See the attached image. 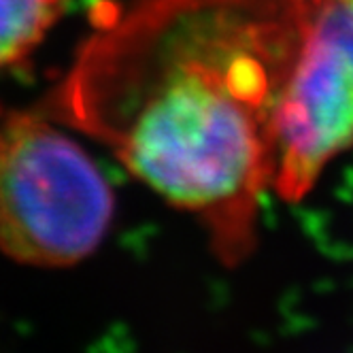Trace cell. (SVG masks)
<instances>
[{"mask_svg":"<svg viewBox=\"0 0 353 353\" xmlns=\"http://www.w3.org/2000/svg\"><path fill=\"white\" fill-rule=\"evenodd\" d=\"M274 190L300 200L353 145V0H298V52L276 109Z\"/></svg>","mask_w":353,"mask_h":353,"instance_id":"3957f363","label":"cell"},{"mask_svg":"<svg viewBox=\"0 0 353 353\" xmlns=\"http://www.w3.org/2000/svg\"><path fill=\"white\" fill-rule=\"evenodd\" d=\"M296 52L298 0H130L81 47L49 113L198 215L221 262L239 264L274 181Z\"/></svg>","mask_w":353,"mask_h":353,"instance_id":"6da1fadb","label":"cell"},{"mask_svg":"<svg viewBox=\"0 0 353 353\" xmlns=\"http://www.w3.org/2000/svg\"><path fill=\"white\" fill-rule=\"evenodd\" d=\"M113 217V192L85 151L39 115L0 109V251L58 268L88 258Z\"/></svg>","mask_w":353,"mask_h":353,"instance_id":"7a4b0ae2","label":"cell"},{"mask_svg":"<svg viewBox=\"0 0 353 353\" xmlns=\"http://www.w3.org/2000/svg\"><path fill=\"white\" fill-rule=\"evenodd\" d=\"M62 9L64 0H0V66L26 56Z\"/></svg>","mask_w":353,"mask_h":353,"instance_id":"277c9868","label":"cell"}]
</instances>
